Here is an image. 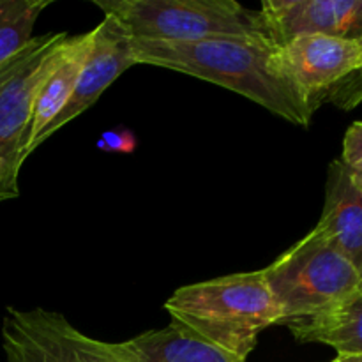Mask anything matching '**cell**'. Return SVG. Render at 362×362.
<instances>
[{"label": "cell", "instance_id": "cell-1", "mask_svg": "<svg viewBox=\"0 0 362 362\" xmlns=\"http://www.w3.org/2000/svg\"><path fill=\"white\" fill-rule=\"evenodd\" d=\"M136 64L165 67L237 92L274 115L310 127L317 108L293 83L274 41L250 37H212L189 42L133 39Z\"/></svg>", "mask_w": 362, "mask_h": 362}, {"label": "cell", "instance_id": "cell-2", "mask_svg": "<svg viewBox=\"0 0 362 362\" xmlns=\"http://www.w3.org/2000/svg\"><path fill=\"white\" fill-rule=\"evenodd\" d=\"M165 310L173 322L240 361L253 352L265 329L283 322L262 271L182 286Z\"/></svg>", "mask_w": 362, "mask_h": 362}, {"label": "cell", "instance_id": "cell-3", "mask_svg": "<svg viewBox=\"0 0 362 362\" xmlns=\"http://www.w3.org/2000/svg\"><path fill=\"white\" fill-rule=\"evenodd\" d=\"M112 14L133 39L189 42L212 37H250L272 41L262 11L235 0H94Z\"/></svg>", "mask_w": 362, "mask_h": 362}, {"label": "cell", "instance_id": "cell-4", "mask_svg": "<svg viewBox=\"0 0 362 362\" xmlns=\"http://www.w3.org/2000/svg\"><path fill=\"white\" fill-rule=\"evenodd\" d=\"M262 274L283 322L327 313L362 293L359 272L315 228Z\"/></svg>", "mask_w": 362, "mask_h": 362}, {"label": "cell", "instance_id": "cell-5", "mask_svg": "<svg viewBox=\"0 0 362 362\" xmlns=\"http://www.w3.org/2000/svg\"><path fill=\"white\" fill-rule=\"evenodd\" d=\"M67 39V32L32 37L0 62V204L20 197L18 179L28 158L35 95L62 57Z\"/></svg>", "mask_w": 362, "mask_h": 362}, {"label": "cell", "instance_id": "cell-6", "mask_svg": "<svg viewBox=\"0 0 362 362\" xmlns=\"http://www.w3.org/2000/svg\"><path fill=\"white\" fill-rule=\"evenodd\" d=\"M2 349L7 362H134L122 343L90 338L45 308H7Z\"/></svg>", "mask_w": 362, "mask_h": 362}, {"label": "cell", "instance_id": "cell-7", "mask_svg": "<svg viewBox=\"0 0 362 362\" xmlns=\"http://www.w3.org/2000/svg\"><path fill=\"white\" fill-rule=\"evenodd\" d=\"M131 42H133V37L126 30V27L115 16L105 14L101 23L92 28L90 52H88L69 103L57 115V119L39 134L34 144V151L49 136H53V133H57L60 127L95 105L103 92L124 71L136 66L133 52H131Z\"/></svg>", "mask_w": 362, "mask_h": 362}, {"label": "cell", "instance_id": "cell-8", "mask_svg": "<svg viewBox=\"0 0 362 362\" xmlns=\"http://www.w3.org/2000/svg\"><path fill=\"white\" fill-rule=\"evenodd\" d=\"M279 48L288 76L317 110L336 85L362 67L361 45L354 39L299 35Z\"/></svg>", "mask_w": 362, "mask_h": 362}, {"label": "cell", "instance_id": "cell-9", "mask_svg": "<svg viewBox=\"0 0 362 362\" xmlns=\"http://www.w3.org/2000/svg\"><path fill=\"white\" fill-rule=\"evenodd\" d=\"M260 11L279 46L299 35L362 37V0H264Z\"/></svg>", "mask_w": 362, "mask_h": 362}, {"label": "cell", "instance_id": "cell-10", "mask_svg": "<svg viewBox=\"0 0 362 362\" xmlns=\"http://www.w3.org/2000/svg\"><path fill=\"white\" fill-rule=\"evenodd\" d=\"M315 230L362 278V191L354 186L339 161L329 165L324 209Z\"/></svg>", "mask_w": 362, "mask_h": 362}, {"label": "cell", "instance_id": "cell-11", "mask_svg": "<svg viewBox=\"0 0 362 362\" xmlns=\"http://www.w3.org/2000/svg\"><path fill=\"white\" fill-rule=\"evenodd\" d=\"M90 46L92 30L87 34L74 35V37L69 35L62 57L39 87L34 101V112H32L30 141H28L27 156L34 152V144L39 134L57 119V115L69 103L74 88H76L81 69H83L85 60L90 52Z\"/></svg>", "mask_w": 362, "mask_h": 362}, {"label": "cell", "instance_id": "cell-12", "mask_svg": "<svg viewBox=\"0 0 362 362\" xmlns=\"http://www.w3.org/2000/svg\"><path fill=\"white\" fill-rule=\"evenodd\" d=\"M134 362H246L221 352L184 325L172 324L122 341Z\"/></svg>", "mask_w": 362, "mask_h": 362}, {"label": "cell", "instance_id": "cell-13", "mask_svg": "<svg viewBox=\"0 0 362 362\" xmlns=\"http://www.w3.org/2000/svg\"><path fill=\"white\" fill-rule=\"evenodd\" d=\"M283 324L297 341L332 346L338 356H362V293L327 313Z\"/></svg>", "mask_w": 362, "mask_h": 362}, {"label": "cell", "instance_id": "cell-14", "mask_svg": "<svg viewBox=\"0 0 362 362\" xmlns=\"http://www.w3.org/2000/svg\"><path fill=\"white\" fill-rule=\"evenodd\" d=\"M49 0H0V62L20 52Z\"/></svg>", "mask_w": 362, "mask_h": 362}, {"label": "cell", "instance_id": "cell-15", "mask_svg": "<svg viewBox=\"0 0 362 362\" xmlns=\"http://www.w3.org/2000/svg\"><path fill=\"white\" fill-rule=\"evenodd\" d=\"M354 186L362 191V122H354L343 138L341 159H338Z\"/></svg>", "mask_w": 362, "mask_h": 362}, {"label": "cell", "instance_id": "cell-16", "mask_svg": "<svg viewBox=\"0 0 362 362\" xmlns=\"http://www.w3.org/2000/svg\"><path fill=\"white\" fill-rule=\"evenodd\" d=\"M362 49V37L357 39ZM325 103H332L341 110H354L362 103V67L357 73L350 74L349 78L336 85L325 98Z\"/></svg>", "mask_w": 362, "mask_h": 362}, {"label": "cell", "instance_id": "cell-17", "mask_svg": "<svg viewBox=\"0 0 362 362\" xmlns=\"http://www.w3.org/2000/svg\"><path fill=\"white\" fill-rule=\"evenodd\" d=\"M134 145L133 136L126 131H108V133L103 134L101 141H99V147L106 148V151H119V152H127L131 151Z\"/></svg>", "mask_w": 362, "mask_h": 362}, {"label": "cell", "instance_id": "cell-18", "mask_svg": "<svg viewBox=\"0 0 362 362\" xmlns=\"http://www.w3.org/2000/svg\"><path fill=\"white\" fill-rule=\"evenodd\" d=\"M334 362H362V356H338Z\"/></svg>", "mask_w": 362, "mask_h": 362}, {"label": "cell", "instance_id": "cell-19", "mask_svg": "<svg viewBox=\"0 0 362 362\" xmlns=\"http://www.w3.org/2000/svg\"><path fill=\"white\" fill-rule=\"evenodd\" d=\"M331 362H334V361H331Z\"/></svg>", "mask_w": 362, "mask_h": 362}]
</instances>
